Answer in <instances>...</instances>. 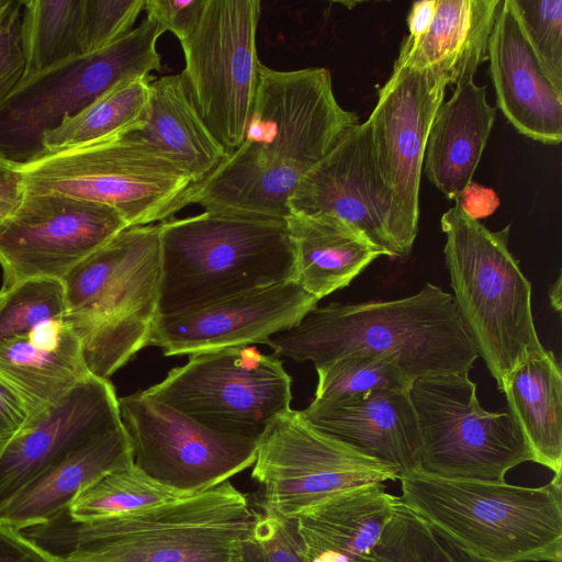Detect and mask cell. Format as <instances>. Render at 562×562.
Instances as JSON below:
<instances>
[{"instance_id":"cell-3","label":"cell","mask_w":562,"mask_h":562,"mask_svg":"<svg viewBox=\"0 0 562 562\" xmlns=\"http://www.w3.org/2000/svg\"><path fill=\"white\" fill-rule=\"evenodd\" d=\"M261 513L229 481L202 493L93 521L68 507L21 533L56 562H236Z\"/></svg>"},{"instance_id":"cell-17","label":"cell","mask_w":562,"mask_h":562,"mask_svg":"<svg viewBox=\"0 0 562 562\" xmlns=\"http://www.w3.org/2000/svg\"><path fill=\"white\" fill-rule=\"evenodd\" d=\"M289 211L334 215L360 231L385 256L406 257L368 120L347 128L302 178L289 200Z\"/></svg>"},{"instance_id":"cell-46","label":"cell","mask_w":562,"mask_h":562,"mask_svg":"<svg viewBox=\"0 0 562 562\" xmlns=\"http://www.w3.org/2000/svg\"><path fill=\"white\" fill-rule=\"evenodd\" d=\"M22 0H0V45L20 30Z\"/></svg>"},{"instance_id":"cell-24","label":"cell","mask_w":562,"mask_h":562,"mask_svg":"<svg viewBox=\"0 0 562 562\" xmlns=\"http://www.w3.org/2000/svg\"><path fill=\"white\" fill-rule=\"evenodd\" d=\"M400 496L384 483L339 493L295 518L310 562H358L371 554Z\"/></svg>"},{"instance_id":"cell-49","label":"cell","mask_w":562,"mask_h":562,"mask_svg":"<svg viewBox=\"0 0 562 562\" xmlns=\"http://www.w3.org/2000/svg\"><path fill=\"white\" fill-rule=\"evenodd\" d=\"M13 169V166L11 162H9L7 159H4L1 155H0V177H2L3 175L8 173L9 171H11Z\"/></svg>"},{"instance_id":"cell-13","label":"cell","mask_w":562,"mask_h":562,"mask_svg":"<svg viewBox=\"0 0 562 562\" xmlns=\"http://www.w3.org/2000/svg\"><path fill=\"white\" fill-rule=\"evenodd\" d=\"M252 465L251 476L263 487L265 513L288 519L339 493L402 475L396 467L319 431L291 407L258 438Z\"/></svg>"},{"instance_id":"cell-42","label":"cell","mask_w":562,"mask_h":562,"mask_svg":"<svg viewBox=\"0 0 562 562\" xmlns=\"http://www.w3.org/2000/svg\"><path fill=\"white\" fill-rule=\"evenodd\" d=\"M25 63L20 44V31L0 46V108L23 79Z\"/></svg>"},{"instance_id":"cell-30","label":"cell","mask_w":562,"mask_h":562,"mask_svg":"<svg viewBox=\"0 0 562 562\" xmlns=\"http://www.w3.org/2000/svg\"><path fill=\"white\" fill-rule=\"evenodd\" d=\"M153 79L151 76L124 79L77 114L64 117L55 128L43 135V153H54L143 127L148 114Z\"/></svg>"},{"instance_id":"cell-10","label":"cell","mask_w":562,"mask_h":562,"mask_svg":"<svg viewBox=\"0 0 562 562\" xmlns=\"http://www.w3.org/2000/svg\"><path fill=\"white\" fill-rule=\"evenodd\" d=\"M408 395L419 436L417 471L446 479L503 482L509 470L532 462L512 414L484 409L469 374L418 378Z\"/></svg>"},{"instance_id":"cell-38","label":"cell","mask_w":562,"mask_h":562,"mask_svg":"<svg viewBox=\"0 0 562 562\" xmlns=\"http://www.w3.org/2000/svg\"><path fill=\"white\" fill-rule=\"evenodd\" d=\"M236 562H310L295 519L261 514Z\"/></svg>"},{"instance_id":"cell-45","label":"cell","mask_w":562,"mask_h":562,"mask_svg":"<svg viewBox=\"0 0 562 562\" xmlns=\"http://www.w3.org/2000/svg\"><path fill=\"white\" fill-rule=\"evenodd\" d=\"M437 0H422L413 2L407 16V24L411 38H418L424 35L434 19Z\"/></svg>"},{"instance_id":"cell-5","label":"cell","mask_w":562,"mask_h":562,"mask_svg":"<svg viewBox=\"0 0 562 562\" xmlns=\"http://www.w3.org/2000/svg\"><path fill=\"white\" fill-rule=\"evenodd\" d=\"M158 315L295 280L285 220L203 212L158 223Z\"/></svg>"},{"instance_id":"cell-48","label":"cell","mask_w":562,"mask_h":562,"mask_svg":"<svg viewBox=\"0 0 562 562\" xmlns=\"http://www.w3.org/2000/svg\"><path fill=\"white\" fill-rule=\"evenodd\" d=\"M358 562H392L390 559H387L386 557L378 553L375 550L364 557L363 559L359 560Z\"/></svg>"},{"instance_id":"cell-22","label":"cell","mask_w":562,"mask_h":562,"mask_svg":"<svg viewBox=\"0 0 562 562\" xmlns=\"http://www.w3.org/2000/svg\"><path fill=\"white\" fill-rule=\"evenodd\" d=\"M134 464L130 437L121 423L90 438L45 469L0 504V522L16 530L47 521L105 474Z\"/></svg>"},{"instance_id":"cell-43","label":"cell","mask_w":562,"mask_h":562,"mask_svg":"<svg viewBox=\"0 0 562 562\" xmlns=\"http://www.w3.org/2000/svg\"><path fill=\"white\" fill-rule=\"evenodd\" d=\"M456 200L460 209L476 221L492 215L499 205V199L493 189L473 181L462 190Z\"/></svg>"},{"instance_id":"cell-16","label":"cell","mask_w":562,"mask_h":562,"mask_svg":"<svg viewBox=\"0 0 562 562\" xmlns=\"http://www.w3.org/2000/svg\"><path fill=\"white\" fill-rule=\"evenodd\" d=\"M432 68L394 63L370 114L381 175L392 192L400 241L407 256L418 233L419 187L429 130L448 87Z\"/></svg>"},{"instance_id":"cell-6","label":"cell","mask_w":562,"mask_h":562,"mask_svg":"<svg viewBox=\"0 0 562 562\" xmlns=\"http://www.w3.org/2000/svg\"><path fill=\"white\" fill-rule=\"evenodd\" d=\"M160 276L157 223L123 229L61 280L63 319L78 337L91 374L109 380L148 346Z\"/></svg>"},{"instance_id":"cell-36","label":"cell","mask_w":562,"mask_h":562,"mask_svg":"<svg viewBox=\"0 0 562 562\" xmlns=\"http://www.w3.org/2000/svg\"><path fill=\"white\" fill-rule=\"evenodd\" d=\"M514 3L539 64L562 92V0H514Z\"/></svg>"},{"instance_id":"cell-9","label":"cell","mask_w":562,"mask_h":562,"mask_svg":"<svg viewBox=\"0 0 562 562\" xmlns=\"http://www.w3.org/2000/svg\"><path fill=\"white\" fill-rule=\"evenodd\" d=\"M165 32L149 16L100 50L80 54L24 77L0 108V155L12 166L43 153V135L115 83L162 71L157 41Z\"/></svg>"},{"instance_id":"cell-23","label":"cell","mask_w":562,"mask_h":562,"mask_svg":"<svg viewBox=\"0 0 562 562\" xmlns=\"http://www.w3.org/2000/svg\"><path fill=\"white\" fill-rule=\"evenodd\" d=\"M90 375L81 344L63 318L0 344V378L24 400L32 418Z\"/></svg>"},{"instance_id":"cell-31","label":"cell","mask_w":562,"mask_h":562,"mask_svg":"<svg viewBox=\"0 0 562 562\" xmlns=\"http://www.w3.org/2000/svg\"><path fill=\"white\" fill-rule=\"evenodd\" d=\"M81 0H22L20 44L24 77L80 55Z\"/></svg>"},{"instance_id":"cell-32","label":"cell","mask_w":562,"mask_h":562,"mask_svg":"<svg viewBox=\"0 0 562 562\" xmlns=\"http://www.w3.org/2000/svg\"><path fill=\"white\" fill-rule=\"evenodd\" d=\"M191 494L166 486L134 464L112 471L82 490L68 506L72 519L114 518L176 502Z\"/></svg>"},{"instance_id":"cell-20","label":"cell","mask_w":562,"mask_h":562,"mask_svg":"<svg viewBox=\"0 0 562 562\" xmlns=\"http://www.w3.org/2000/svg\"><path fill=\"white\" fill-rule=\"evenodd\" d=\"M496 102L522 135L548 145L562 140V92L543 71L522 31L514 0H503L488 41Z\"/></svg>"},{"instance_id":"cell-1","label":"cell","mask_w":562,"mask_h":562,"mask_svg":"<svg viewBox=\"0 0 562 562\" xmlns=\"http://www.w3.org/2000/svg\"><path fill=\"white\" fill-rule=\"evenodd\" d=\"M357 123L356 112L338 103L327 68L276 70L260 64L240 145L189 189L183 205L285 220L299 182Z\"/></svg>"},{"instance_id":"cell-21","label":"cell","mask_w":562,"mask_h":562,"mask_svg":"<svg viewBox=\"0 0 562 562\" xmlns=\"http://www.w3.org/2000/svg\"><path fill=\"white\" fill-rule=\"evenodd\" d=\"M302 416L356 451L396 467L417 469L419 436L408 391L375 390L347 398L314 400Z\"/></svg>"},{"instance_id":"cell-28","label":"cell","mask_w":562,"mask_h":562,"mask_svg":"<svg viewBox=\"0 0 562 562\" xmlns=\"http://www.w3.org/2000/svg\"><path fill=\"white\" fill-rule=\"evenodd\" d=\"M285 222L296 282L318 301L348 286L372 261L385 256L360 231L334 215L290 213Z\"/></svg>"},{"instance_id":"cell-11","label":"cell","mask_w":562,"mask_h":562,"mask_svg":"<svg viewBox=\"0 0 562 562\" xmlns=\"http://www.w3.org/2000/svg\"><path fill=\"white\" fill-rule=\"evenodd\" d=\"M291 383L277 356L238 346L191 353L144 392L214 430L258 440L291 407Z\"/></svg>"},{"instance_id":"cell-39","label":"cell","mask_w":562,"mask_h":562,"mask_svg":"<svg viewBox=\"0 0 562 562\" xmlns=\"http://www.w3.org/2000/svg\"><path fill=\"white\" fill-rule=\"evenodd\" d=\"M204 0H145L144 11L164 32L182 42L194 27Z\"/></svg>"},{"instance_id":"cell-33","label":"cell","mask_w":562,"mask_h":562,"mask_svg":"<svg viewBox=\"0 0 562 562\" xmlns=\"http://www.w3.org/2000/svg\"><path fill=\"white\" fill-rule=\"evenodd\" d=\"M375 551L392 562H486L459 548L402 501L385 526Z\"/></svg>"},{"instance_id":"cell-44","label":"cell","mask_w":562,"mask_h":562,"mask_svg":"<svg viewBox=\"0 0 562 562\" xmlns=\"http://www.w3.org/2000/svg\"><path fill=\"white\" fill-rule=\"evenodd\" d=\"M23 193L21 177L14 168L0 177V223L15 210Z\"/></svg>"},{"instance_id":"cell-25","label":"cell","mask_w":562,"mask_h":562,"mask_svg":"<svg viewBox=\"0 0 562 562\" xmlns=\"http://www.w3.org/2000/svg\"><path fill=\"white\" fill-rule=\"evenodd\" d=\"M496 109L486 87L469 80L442 102L427 137L424 170L448 199H457L472 181L494 124Z\"/></svg>"},{"instance_id":"cell-14","label":"cell","mask_w":562,"mask_h":562,"mask_svg":"<svg viewBox=\"0 0 562 562\" xmlns=\"http://www.w3.org/2000/svg\"><path fill=\"white\" fill-rule=\"evenodd\" d=\"M134 465L191 495L209 491L255 463L257 440L214 430L144 391L119 398Z\"/></svg>"},{"instance_id":"cell-26","label":"cell","mask_w":562,"mask_h":562,"mask_svg":"<svg viewBox=\"0 0 562 562\" xmlns=\"http://www.w3.org/2000/svg\"><path fill=\"white\" fill-rule=\"evenodd\" d=\"M502 0H437L428 31L407 36L395 61L416 69L432 68L449 86L473 77L487 60L490 36Z\"/></svg>"},{"instance_id":"cell-41","label":"cell","mask_w":562,"mask_h":562,"mask_svg":"<svg viewBox=\"0 0 562 562\" xmlns=\"http://www.w3.org/2000/svg\"><path fill=\"white\" fill-rule=\"evenodd\" d=\"M0 562H56L20 530L0 522Z\"/></svg>"},{"instance_id":"cell-34","label":"cell","mask_w":562,"mask_h":562,"mask_svg":"<svg viewBox=\"0 0 562 562\" xmlns=\"http://www.w3.org/2000/svg\"><path fill=\"white\" fill-rule=\"evenodd\" d=\"M315 398L330 401L362 395L375 390L408 391L411 381L392 361L369 356L350 355L315 367Z\"/></svg>"},{"instance_id":"cell-35","label":"cell","mask_w":562,"mask_h":562,"mask_svg":"<svg viewBox=\"0 0 562 562\" xmlns=\"http://www.w3.org/2000/svg\"><path fill=\"white\" fill-rule=\"evenodd\" d=\"M65 288L58 279H27L0 290V344L63 318Z\"/></svg>"},{"instance_id":"cell-27","label":"cell","mask_w":562,"mask_h":562,"mask_svg":"<svg viewBox=\"0 0 562 562\" xmlns=\"http://www.w3.org/2000/svg\"><path fill=\"white\" fill-rule=\"evenodd\" d=\"M130 135L177 166L193 184L227 155L199 114L181 74L153 79L146 122Z\"/></svg>"},{"instance_id":"cell-8","label":"cell","mask_w":562,"mask_h":562,"mask_svg":"<svg viewBox=\"0 0 562 562\" xmlns=\"http://www.w3.org/2000/svg\"><path fill=\"white\" fill-rule=\"evenodd\" d=\"M131 132V131H130ZM130 132L43 153L13 166L26 193L92 201L115 210L128 227L160 223L184 209L191 179Z\"/></svg>"},{"instance_id":"cell-15","label":"cell","mask_w":562,"mask_h":562,"mask_svg":"<svg viewBox=\"0 0 562 562\" xmlns=\"http://www.w3.org/2000/svg\"><path fill=\"white\" fill-rule=\"evenodd\" d=\"M127 227L108 205L24 192L15 210L0 223L2 289L27 279L63 280Z\"/></svg>"},{"instance_id":"cell-19","label":"cell","mask_w":562,"mask_h":562,"mask_svg":"<svg viewBox=\"0 0 562 562\" xmlns=\"http://www.w3.org/2000/svg\"><path fill=\"white\" fill-rule=\"evenodd\" d=\"M121 423L114 386L91 374L0 443V504L80 445Z\"/></svg>"},{"instance_id":"cell-4","label":"cell","mask_w":562,"mask_h":562,"mask_svg":"<svg viewBox=\"0 0 562 562\" xmlns=\"http://www.w3.org/2000/svg\"><path fill=\"white\" fill-rule=\"evenodd\" d=\"M401 501L459 548L486 562H562L561 474L541 486L401 475Z\"/></svg>"},{"instance_id":"cell-29","label":"cell","mask_w":562,"mask_h":562,"mask_svg":"<svg viewBox=\"0 0 562 562\" xmlns=\"http://www.w3.org/2000/svg\"><path fill=\"white\" fill-rule=\"evenodd\" d=\"M502 393L532 453V462L561 474L562 372L552 351L532 356L508 375Z\"/></svg>"},{"instance_id":"cell-2","label":"cell","mask_w":562,"mask_h":562,"mask_svg":"<svg viewBox=\"0 0 562 562\" xmlns=\"http://www.w3.org/2000/svg\"><path fill=\"white\" fill-rule=\"evenodd\" d=\"M266 345L278 356L315 367L350 355L380 357L411 381L469 374L479 357L452 295L432 283L397 300L316 305Z\"/></svg>"},{"instance_id":"cell-12","label":"cell","mask_w":562,"mask_h":562,"mask_svg":"<svg viewBox=\"0 0 562 562\" xmlns=\"http://www.w3.org/2000/svg\"><path fill=\"white\" fill-rule=\"evenodd\" d=\"M260 13L259 0H204L194 27L180 42L181 75L191 99L227 153L240 145L256 95Z\"/></svg>"},{"instance_id":"cell-47","label":"cell","mask_w":562,"mask_h":562,"mask_svg":"<svg viewBox=\"0 0 562 562\" xmlns=\"http://www.w3.org/2000/svg\"><path fill=\"white\" fill-rule=\"evenodd\" d=\"M561 276L557 279V281L552 284L550 291H549V299L551 306L558 312H561Z\"/></svg>"},{"instance_id":"cell-7","label":"cell","mask_w":562,"mask_h":562,"mask_svg":"<svg viewBox=\"0 0 562 562\" xmlns=\"http://www.w3.org/2000/svg\"><path fill=\"white\" fill-rule=\"evenodd\" d=\"M458 315L502 392L522 361L546 352L531 307V283L509 250L510 226L493 232L456 203L440 220Z\"/></svg>"},{"instance_id":"cell-37","label":"cell","mask_w":562,"mask_h":562,"mask_svg":"<svg viewBox=\"0 0 562 562\" xmlns=\"http://www.w3.org/2000/svg\"><path fill=\"white\" fill-rule=\"evenodd\" d=\"M145 0H81L79 47L81 54L105 48L130 33L144 11Z\"/></svg>"},{"instance_id":"cell-18","label":"cell","mask_w":562,"mask_h":562,"mask_svg":"<svg viewBox=\"0 0 562 562\" xmlns=\"http://www.w3.org/2000/svg\"><path fill=\"white\" fill-rule=\"evenodd\" d=\"M318 300L295 280L254 289L214 303L158 315L148 346L165 356L267 344L289 330L317 305Z\"/></svg>"},{"instance_id":"cell-40","label":"cell","mask_w":562,"mask_h":562,"mask_svg":"<svg viewBox=\"0 0 562 562\" xmlns=\"http://www.w3.org/2000/svg\"><path fill=\"white\" fill-rule=\"evenodd\" d=\"M31 418L24 400L0 378V443L18 434Z\"/></svg>"}]
</instances>
